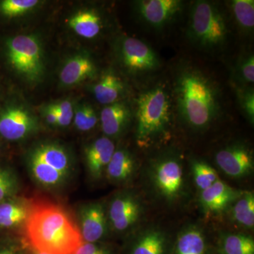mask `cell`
Returning a JSON list of instances; mask_svg holds the SVG:
<instances>
[{
	"instance_id": "cb8c5ba5",
	"label": "cell",
	"mask_w": 254,
	"mask_h": 254,
	"mask_svg": "<svg viewBox=\"0 0 254 254\" xmlns=\"http://www.w3.org/2000/svg\"><path fill=\"white\" fill-rule=\"evenodd\" d=\"M31 205L24 200L8 199L0 203V227L12 228L25 224Z\"/></svg>"
},
{
	"instance_id": "6da1fadb",
	"label": "cell",
	"mask_w": 254,
	"mask_h": 254,
	"mask_svg": "<svg viewBox=\"0 0 254 254\" xmlns=\"http://www.w3.org/2000/svg\"><path fill=\"white\" fill-rule=\"evenodd\" d=\"M25 233L32 249L50 254H73L83 242L79 228L58 205L42 202L31 205Z\"/></svg>"
},
{
	"instance_id": "d6986e66",
	"label": "cell",
	"mask_w": 254,
	"mask_h": 254,
	"mask_svg": "<svg viewBox=\"0 0 254 254\" xmlns=\"http://www.w3.org/2000/svg\"><path fill=\"white\" fill-rule=\"evenodd\" d=\"M96 73L95 64L88 55L71 57L65 63L60 73V80L65 86H73L94 77Z\"/></svg>"
},
{
	"instance_id": "4dcf8cb0",
	"label": "cell",
	"mask_w": 254,
	"mask_h": 254,
	"mask_svg": "<svg viewBox=\"0 0 254 254\" xmlns=\"http://www.w3.org/2000/svg\"><path fill=\"white\" fill-rule=\"evenodd\" d=\"M50 106L56 113L58 126L67 127L71 123L74 112L71 102L68 100H62L50 104Z\"/></svg>"
},
{
	"instance_id": "9a60e30c",
	"label": "cell",
	"mask_w": 254,
	"mask_h": 254,
	"mask_svg": "<svg viewBox=\"0 0 254 254\" xmlns=\"http://www.w3.org/2000/svg\"><path fill=\"white\" fill-rule=\"evenodd\" d=\"M170 254H215L213 241L200 225L190 224L174 236Z\"/></svg>"
},
{
	"instance_id": "836d02e7",
	"label": "cell",
	"mask_w": 254,
	"mask_h": 254,
	"mask_svg": "<svg viewBox=\"0 0 254 254\" xmlns=\"http://www.w3.org/2000/svg\"><path fill=\"white\" fill-rule=\"evenodd\" d=\"M240 72L242 77L248 83L254 81V55H250L246 58L240 66Z\"/></svg>"
},
{
	"instance_id": "d590c367",
	"label": "cell",
	"mask_w": 254,
	"mask_h": 254,
	"mask_svg": "<svg viewBox=\"0 0 254 254\" xmlns=\"http://www.w3.org/2000/svg\"><path fill=\"white\" fill-rule=\"evenodd\" d=\"M18 250L14 247H9V248L1 249L0 250V254H18Z\"/></svg>"
},
{
	"instance_id": "8d00e7d4",
	"label": "cell",
	"mask_w": 254,
	"mask_h": 254,
	"mask_svg": "<svg viewBox=\"0 0 254 254\" xmlns=\"http://www.w3.org/2000/svg\"><path fill=\"white\" fill-rule=\"evenodd\" d=\"M31 254H50L46 253V252H40V251L33 250V249H32Z\"/></svg>"
},
{
	"instance_id": "30bf717a",
	"label": "cell",
	"mask_w": 254,
	"mask_h": 254,
	"mask_svg": "<svg viewBox=\"0 0 254 254\" xmlns=\"http://www.w3.org/2000/svg\"><path fill=\"white\" fill-rule=\"evenodd\" d=\"M38 128V119L24 107L11 105L0 110V135L5 139H25Z\"/></svg>"
},
{
	"instance_id": "f546056e",
	"label": "cell",
	"mask_w": 254,
	"mask_h": 254,
	"mask_svg": "<svg viewBox=\"0 0 254 254\" xmlns=\"http://www.w3.org/2000/svg\"><path fill=\"white\" fill-rule=\"evenodd\" d=\"M18 190L16 175L9 169H0V203L11 198Z\"/></svg>"
},
{
	"instance_id": "e575fe53",
	"label": "cell",
	"mask_w": 254,
	"mask_h": 254,
	"mask_svg": "<svg viewBox=\"0 0 254 254\" xmlns=\"http://www.w3.org/2000/svg\"><path fill=\"white\" fill-rule=\"evenodd\" d=\"M43 117L47 122V123L50 125H58V118H57L56 113L55 110L52 108L50 105H48L44 110H43Z\"/></svg>"
},
{
	"instance_id": "7402d4cb",
	"label": "cell",
	"mask_w": 254,
	"mask_h": 254,
	"mask_svg": "<svg viewBox=\"0 0 254 254\" xmlns=\"http://www.w3.org/2000/svg\"><path fill=\"white\" fill-rule=\"evenodd\" d=\"M230 222L238 228L250 233L254 227V194L252 191L243 190L242 195L227 210Z\"/></svg>"
},
{
	"instance_id": "5b68a950",
	"label": "cell",
	"mask_w": 254,
	"mask_h": 254,
	"mask_svg": "<svg viewBox=\"0 0 254 254\" xmlns=\"http://www.w3.org/2000/svg\"><path fill=\"white\" fill-rule=\"evenodd\" d=\"M170 100L163 88L143 93L137 101L136 140L141 146L151 142L166 131L170 123Z\"/></svg>"
},
{
	"instance_id": "603a6c76",
	"label": "cell",
	"mask_w": 254,
	"mask_h": 254,
	"mask_svg": "<svg viewBox=\"0 0 254 254\" xmlns=\"http://www.w3.org/2000/svg\"><path fill=\"white\" fill-rule=\"evenodd\" d=\"M68 25L78 36L91 39L101 31V18L94 10H80L69 18Z\"/></svg>"
},
{
	"instance_id": "52a82bcc",
	"label": "cell",
	"mask_w": 254,
	"mask_h": 254,
	"mask_svg": "<svg viewBox=\"0 0 254 254\" xmlns=\"http://www.w3.org/2000/svg\"><path fill=\"white\" fill-rule=\"evenodd\" d=\"M227 26L220 11L211 3L199 1L192 8L189 38L204 48L220 46L225 41Z\"/></svg>"
},
{
	"instance_id": "2e32d148",
	"label": "cell",
	"mask_w": 254,
	"mask_h": 254,
	"mask_svg": "<svg viewBox=\"0 0 254 254\" xmlns=\"http://www.w3.org/2000/svg\"><path fill=\"white\" fill-rule=\"evenodd\" d=\"M136 4L143 21L154 28L163 27L182 9V2L177 0H142Z\"/></svg>"
},
{
	"instance_id": "ffe728a7",
	"label": "cell",
	"mask_w": 254,
	"mask_h": 254,
	"mask_svg": "<svg viewBox=\"0 0 254 254\" xmlns=\"http://www.w3.org/2000/svg\"><path fill=\"white\" fill-rule=\"evenodd\" d=\"M215 254H254V240L250 233L222 232L213 241Z\"/></svg>"
},
{
	"instance_id": "484cf974",
	"label": "cell",
	"mask_w": 254,
	"mask_h": 254,
	"mask_svg": "<svg viewBox=\"0 0 254 254\" xmlns=\"http://www.w3.org/2000/svg\"><path fill=\"white\" fill-rule=\"evenodd\" d=\"M190 168L193 184L200 192L209 188L220 180L216 170L203 160L196 159L192 160Z\"/></svg>"
},
{
	"instance_id": "7c38bea8",
	"label": "cell",
	"mask_w": 254,
	"mask_h": 254,
	"mask_svg": "<svg viewBox=\"0 0 254 254\" xmlns=\"http://www.w3.org/2000/svg\"><path fill=\"white\" fill-rule=\"evenodd\" d=\"M120 60L123 66L133 73H143L158 68L157 55L144 42L127 37L121 42Z\"/></svg>"
},
{
	"instance_id": "d6a6232c",
	"label": "cell",
	"mask_w": 254,
	"mask_h": 254,
	"mask_svg": "<svg viewBox=\"0 0 254 254\" xmlns=\"http://www.w3.org/2000/svg\"><path fill=\"white\" fill-rule=\"evenodd\" d=\"M241 104L245 110L249 120L254 123V94L252 91L243 93L241 96Z\"/></svg>"
},
{
	"instance_id": "4fadbf2b",
	"label": "cell",
	"mask_w": 254,
	"mask_h": 254,
	"mask_svg": "<svg viewBox=\"0 0 254 254\" xmlns=\"http://www.w3.org/2000/svg\"><path fill=\"white\" fill-rule=\"evenodd\" d=\"M243 190H237L219 180L212 186L200 192L198 203L205 218L220 217L227 213Z\"/></svg>"
},
{
	"instance_id": "1f68e13d",
	"label": "cell",
	"mask_w": 254,
	"mask_h": 254,
	"mask_svg": "<svg viewBox=\"0 0 254 254\" xmlns=\"http://www.w3.org/2000/svg\"><path fill=\"white\" fill-rule=\"evenodd\" d=\"M73 254H118V252L113 246L103 242H83Z\"/></svg>"
},
{
	"instance_id": "5bb4252c",
	"label": "cell",
	"mask_w": 254,
	"mask_h": 254,
	"mask_svg": "<svg viewBox=\"0 0 254 254\" xmlns=\"http://www.w3.org/2000/svg\"><path fill=\"white\" fill-rule=\"evenodd\" d=\"M80 232L83 242H103L109 230L107 209L100 203H92L81 208L79 213Z\"/></svg>"
},
{
	"instance_id": "83f0119b",
	"label": "cell",
	"mask_w": 254,
	"mask_h": 254,
	"mask_svg": "<svg viewBox=\"0 0 254 254\" xmlns=\"http://www.w3.org/2000/svg\"><path fill=\"white\" fill-rule=\"evenodd\" d=\"M75 127L82 131L93 129L98 122L95 110L88 104L78 105L73 115Z\"/></svg>"
},
{
	"instance_id": "ba28073f",
	"label": "cell",
	"mask_w": 254,
	"mask_h": 254,
	"mask_svg": "<svg viewBox=\"0 0 254 254\" xmlns=\"http://www.w3.org/2000/svg\"><path fill=\"white\" fill-rule=\"evenodd\" d=\"M145 214L144 200L136 192L130 190L117 193L107 209L112 230L128 236L141 227Z\"/></svg>"
},
{
	"instance_id": "8992f818",
	"label": "cell",
	"mask_w": 254,
	"mask_h": 254,
	"mask_svg": "<svg viewBox=\"0 0 254 254\" xmlns=\"http://www.w3.org/2000/svg\"><path fill=\"white\" fill-rule=\"evenodd\" d=\"M6 56L11 67L31 83L41 81L45 73L44 53L33 35H18L6 42Z\"/></svg>"
},
{
	"instance_id": "44dd1931",
	"label": "cell",
	"mask_w": 254,
	"mask_h": 254,
	"mask_svg": "<svg viewBox=\"0 0 254 254\" xmlns=\"http://www.w3.org/2000/svg\"><path fill=\"white\" fill-rule=\"evenodd\" d=\"M131 114L124 103L116 102L107 105L100 113L102 130L107 136H120L129 123Z\"/></svg>"
},
{
	"instance_id": "9c48e42d",
	"label": "cell",
	"mask_w": 254,
	"mask_h": 254,
	"mask_svg": "<svg viewBox=\"0 0 254 254\" xmlns=\"http://www.w3.org/2000/svg\"><path fill=\"white\" fill-rule=\"evenodd\" d=\"M174 236L160 227L138 228L128 237L123 254H170Z\"/></svg>"
},
{
	"instance_id": "7a4b0ae2",
	"label": "cell",
	"mask_w": 254,
	"mask_h": 254,
	"mask_svg": "<svg viewBox=\"0 0 254 254\" xmlns=\"http://www.w3.org/2000/svg\"><path fill=\"white\" fill-rule=\"evenodd\" d=\"M144 183L152 198L165 207L178 206L189 196L185 166L177 155L169 153L152 160L145 170Z\"/></svg>"
},
{
	"instance_id": "d4e9b609",
	"label": "cell",
	"mask_w": 254,
	"mask_h": 254,
	"mask_svg": "<svg viewBox=\"0 0 254 254\" xmlns=\"http://www.w3.org/2000/svg\"><path fill=\"white\" fill-rule=\"evenodd\" d=\"M124 89L125 86L122 80L113 73L108 72L103 75L93 86V91L100 103L108 105L118 102Z\"/></svg>"
},
{
	"instance_id": "8fae6325",
	"label": "cell",
	"mask_w": 254,
	"mask_h": 254,
	"mask_svg": "<svg viewBox=\"0 0 254 254\" xmlns=\"http://www.w3.org/2000/svg\"><path fill=\"white\" fill-rule=\"evenodd\" d=\"M218 168L234 180H242L254 173L253 151L245 145H228L219 150L215 156Z\"/></svg>"
},
{
	"instance_id": "277c9868",
	"label": "cell",
	"mask_w": 254,
	"mask_h": 254,
	"mask_svg": "<svg viewBox=\"0 0 254 254\" xmlns=\"http://www.w3.org/2000/svg\"><path fill=\"white\" fill-rule=\"evenodd\" d=\"M27 165L36 183L50 190L66 185L74 168L67 150L54 143H42L33 148L28 155Z\"/></svg>"
},
{
	"instance_id": "f1b7e54d",
	"label": "cell",
	"mask_w": 254,
	"mask_h": 254,
	"mask_svg": "<svg viewBox=\"0 0 254 254\" xmlns=\"http://www.w3.org/2000/svg\"><path fill=\"white\" fill-rule=\"evenodd\" d=\"M37 0H4L0 3L1 14L9 17L21 16L36 7Z\"/></svg>"
},
{
	"instance_id": "3957f363",
	"label": "cell",
	"mask_w": 254,
	"mask_h": 254,
	"mask_svg": "<svg viewBox=\"0 0 254 254\" xmlns=\"http://www.w3.org/2000/svg\"><path fill=\"white\" fill-rule=\"evenodd\" d=\"M177 95L180 114L189 126L203 129L213 121L218 110L215 91L200 73H182L177 83Z\"/></svg>"
},
{
	"instance_id": "ac0fdd59",
	"label": "cell",
	"mask_w": 254,
	"mask_h": 254,
	"mask_svg": "<svg viewBox=\"0 0 254 254\" xmlns=\"http://www.w3.org/2000/svg\"><path fill=\"white\" fill-rule=\"evenodd\" d=\"M136 159L128 150H115L107 167L105 176L114 185H128L138 173Z\"/></svg>"
},
{
	"instance_id": "e0dca14e",
	"label": "cell",
	"mask_w": 254,
	"mask_h": 254,
	"mask_svg": "<svg viewBox=\"0 0 254 254\" xmlns=\"http://www.w3.org/2000/svg\"><path fill=\"white\" fill-rule=\"evenodd\" d=\"M115 143L108 137H100L91 143L85 150L87 170L92 179L100 180L106 172L113 153Z\"/></svg>"
},
{
	"instance_id": "4316f807",
	"label": "cell",
	"mask_w": 254,
	"mask_h": 254,
	"mask_svg": "<svg viewBox=\"0 0 254 254\" xmlns=\"http://www.w3.org/2000/svg\"><path fill=\"white\" fill-rule=\"evenodd\" d=\"M232 9L237 23L246 30H252L254 26V0H234Z\"/></svg>"
}]
</instances>
